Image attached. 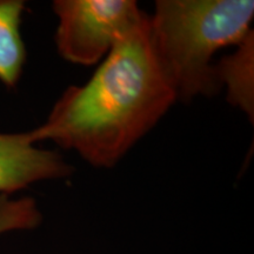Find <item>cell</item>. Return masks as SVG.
<instances>
[{
  "instance_id": "1",
  "label": "cell",
  "mask_w": 254,
  "mask_h": 254,
  "mask_svg": "<svg viewBox=\"0 0 254 254\" xmlns=\"http://www.w3.org/2000/svg\"><path fill=\"white\" fill-rule=\"evenodd\" d=\"M176 101L152 49L147 14L116 44L85 84L64 91L46 122L28 134L34 144L51 140L92 166L110 168Z\"/></svg>"
},
{
  "instance_id": "2",
  "label": "cell",
  "mask_w": 254,
  "mask_h": 254,
  "mask_svg": "<svg viewBox=\"0 0 254 254\" xmlns=\"http://www.w3.org/2000/svg\"><path fill=\"white\" fill-rule=\"evenodd\" d=\"M252 0H158L148 15L152 49L177 100L220 90L213 58L252 33Z\"/></svg>"
},
{
  "instance_id": "3",
  "label": "cell",
  "mask_w": 254,
  "mask_h": 254,
  "mask_svg": "<svg viewBox=\"0 0 254 254\" xmlns=\"http://www.w3.org/2000/svg\"><path fill=\"white\" fill-rule=\"evenodd\" d=\"M52 8L58 53L81 66L100 64L147 15L134 0H56Z\"/></svg>"
},
{
  "instance_id": "4",
  "label": "cell",
  "mask_w": 254,
  "mask_h": 254,
  "mask_svg": "<svg viewBox=\"0 0 254 254\" xmlns=\"http://www.w3.org/2000/svg\"><path fill=\"white\" fill-rule=\"evenodd\" d=\"M74 172L58 152L36 147L28 132L0 133V194L9 195L41 180Z\"/></svg>"
},
{
  "instance_id": "5",
  "label": "cell",
  "mask_w": 254,
  "mask_h": 254,
  "mask_svg": "<svg viewBox=\"0 0 254 254\" xmlns=\"http://www.w3.org/2000/svg\"><path fill=\"white\" fill-rule=\"evenodd\" d=\"M219 87L226 88L228 103L254 118V33L214 65Z\"/></svg>"
},
{
  "instance_id": "6",
  "label": "cell",
  "mask_w": 254,
  "mask_h": 254,
  "mask_svg": "<svg viewBox=\"0 0 254 254\" xmlns=\"http://www.w3.org/2000/svg\"><path fill=\"white\" fill-rule=\"evenodd\" d=\"M25 11L21 0H0V82L17 86L26 63V49L20 33Z\"/></svg>"
},
{
  "instance_id": "7",
  "label": "cell",
  "mask_w": 254,
  "mask_h": 254,
  "mask_svg": "<svg viewBox=\"0 0 254 254\" xmlns=\"http://www.w3.org/2000/svg\"><path fill=\"white\" fill-rule=\"evenodd\" d=\"M41 222V213L36 200L25 196L12 199L0 194V234L12 231L36 228Z\"/></svg>"
}]
</instances>
